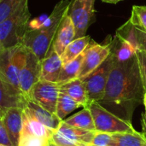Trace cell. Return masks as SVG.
<instances>
[{
  "label": "cell",
  "instance_id": "obj_1",
  "mask_svg": "<svg viewBox=\"0 0 146 146\" xmlns=\"http://www.w3.org/2000/svg\"><path fill=\"white\" fill-rule=\"evenodd\" d=\"M113 58L114 64L105 94L99 104L120 118L131 122L135 108L144 103L145 94L137 56L135 54L125 60Z\"/></svg>",
  "mask_w": 146,
  "mask_h": 146
},
{
  "label": "cell",
  "instance_id": "obj_2",
  "mask_svg": "<svg viewBox=\"0 0 146 146\" xmlns=\"http://www.w3.org/2000/svg\"><path fill=\"white\" fill-rule=\"evenodd\" d=\"M70 2L71 0H60L40 28L27 29L24 35L22 44L30 49L41 61L50 50L58 27L68 12Z\"/></svg>",
  "mask_w": 146,
  "mask_h": 146
},
{
  "label": "cell",
  "instance_id": "obj_3",
  "mask_svg": "<svg viewBox=\"0 0 146 146\" xmlns=\"http://www.w3.org/2000/svg\"><path fill=\"white\" fill-rule=\"evenodd\" d=\"M30 17L28 0H22L14 13L0 23V47L10 48L21 44Z\"/></svg>",
  "mask_w": 146,
  "mask_h": 146
},
{
  "label": "cell",
  "instance_id": "obj_4",
  "mask_svg": "<svg viewBox=\"0 0 146 146\" xmlns=\"http://www.w3.org/2000/svg\"><path fill=\"white\" fill-rule=\"evenodd\" d=\"M25 53L26 47L22 44L10 48L0 47V78L21 95L19 69Z\"/></svg>",
  "mask_w": 146,
  "mask_h": 146
},
{
  "label": "cell",
  "instance_id": "obj_5",
  "mask_svg": "<svg viewBox=\"0 0 146 146\" xmlns=\"http://www.w3.org/2000/svg\"><path fill=\"white\" fill-rule=\"evenodd\" d=\"M87 107L91 110L96 131L111 134L135 132L131 122L111 113L98 102H92Z\"/></svg>",
  "mask_w": 146,
  "mask_h": 146
},
{
  "label": "cell",
  "instance_id": "obj_6",
  "mask_svg": "<svg viewBox=\"0 0 146 146\" xmlns=\"http://www.w3.org/2000/svg\"><path fill=\"white\" fill-rule=\"evenodd\" d=\"M114 58L112 54L94 71L82 79L88 97L89 104L92 102H100L105 94V89L110 71L113 68Z\"/></svg>",
  "mask_w": 146,
  "mask_h": 146
},
{
  "label": "cell",
  "instance_id": "obj_7",
  "mask_svg": "<svg viewBox=\"0 0 146 146\" xmlns=\"http://www.w3.org/2000/svg\"><path fill=\"white\" fill-rule=\"evenodd\" d=\"M40 74L41 60L26 47V53L19 69V83L21 92L27 99L32 87L40 80Z\"/></svg>",
  "mask_w": 146,
  "mask_h": 146
},
{
  "label": "cell",
  "instance_id": "obj_8",
  "mask_svg": "<svg viewBox=\"0 0 146 146\" xmlns=\"http://www.w3.org/2000/svg\"><path fill=\"white\" fill-rule=\"evenodd\" d=\"M94 3L95 0H71L68 15L75 28V38L86 36L95 14Z\"/></svg>",
  "mask_w": 146,
  "mask_h": 146
},
{
  "label": "cell",
  "instance_id": "obj_9",
  "mask_svg": "<svg viewBox=\"0 0 146 146\" xmlns=\"http://www.w3.org/2000/svg\"><path fill=\"white\" fill-rule=\"evenodd\" d=\"M59 92V86L56 83L39 80L32 87L27 99L33 101L46 110L56 114Z\"/></svg>",
  "mask_w": 146,
  "mask_h": 146
},
{
  "label": "cell",
  "instance_id": "obj_10",
  "mask_svg": "<svg viewBox=\"0 0 146 146\" xmlns=\"http://www.w3.org/2000/svg\"><path fill=\"white\" fill-rule=\"evenodd\" d=\"M110 43L100 44L92 39L91 43L84 51L83 61L78 78L82 80L98 68L110 56Z\"/></svg>",
  "mask_w": 146,
  "mask_h": 146
},
{
  "label": "cell",
  "instance_id": "obj_11",
  "mask_svg": "<svg viewBox=\"0 0 146 146\" xmlns=\"http://www.w3.org/2000/svg\"><path fill=\"white\" fill-rule=\"evenodd\" d=\"M23 109L15 107L8 109L4 111L2 121L6 128L9 139L14 146L18 145L19 138L23 127L22 121Z\"/></svg>",
  "mask_w": 146,
  "mask_h": 146
},
{
  "label": "cell",
  "instance_id": "obj_12",
  "mask_svg": "<svg viewBox=\"0 0 146 146\" xmlns=\"http://www.w3.org/2000/svg\"><path fill=\"white\" fill-rule=\"evenodd\" d=\"M62 65L61 56L56 52L51 44L45 56L41 61L40 80L56 83Z\"/></svg>",
  "mask_w": 146,
  "mask_h": 146
},
{
  "label": "cell",
  "instance_id": "obj_13",
  "mask_svg": "<svg viewBox=\"0 0 146 146\" xmlns=\"http://www.w3.org/2000/svg\"><path fill=\"white\" fill-rule=\"evenodd\" d=\"M75 38V28L74 23L67 14L62 19L55 38L52 43V46L56 52L61 56L66 47Z\"/></svg>",
  "mask_w": 146,
  "mask_h": 146
},
{
  "label": "cell",
  "instance_id": "obj_14",
  "mask_svg": "<svg viewBox=\"0 0 146 146\" xmlns=\"http://www.w3.org/2000/svg\"><path fill=\"white\" fill-rule=\"evenodd\" d=\"M23 109H25L39 122L54 131L58 128L59 125L62 121L55 113H51L46 110L45 109L30 99H27L26 105Z\"/></svg>",
  "mask_w": 146,
  "mask_h": 146
},
{
  "label": "cell",
  "instance_id": "obj_15",
  "mask_svg": "<svg viewBox=\"0 0 146 146\" xmlns=\"http://www.w3.org/2000/svg\"><path fill=\"white\" fill-rule=\"evenodd\" d=\"M22 121H23V127L21 133L31 134L49 140L54 133V130L45 127L44 124L39 122L25 109H23Z\"/></svg>",
  "mask_w": 146,
  "mask_h": 146
},
{
  "label": "cell",
  "instance_id": "obj_16",
  "mask_svg": "<svg viewBox=\"0 0 146 146\" xmlns=\"http://www.w3.org/2000/svg\"><path fill=\"white\" fill-rule=\"evenodd\" d=\"M27 98L12 90L0 78V109L6 110L10 108L20 107L24 108Z\"/></svg>",
  "mask_w": 146,
  "mask_h": 146
},
{
  "label": "cell",
  "instance_id": "obj_17",
  "mask_svg": "<svg viewBox=\"0 0 146 146\" xmlns=\"http://www.w3.org/2000/svg\"><path fill=\"white\" fill-rule=\"evenodd\" d=\"M60 92L68 95L74 101L79 103L82 107L86 108L89 105L87 92L83 81L76 78L65 84L59 86Z\"/></svg>",
  "mask_w": 146,
  "mask_h": 146
},
{
  "label": "cell",
  "instance_id": "obj_18",
  "mask_svg": "<svg viewBox=\"0 0 146 146\" xmlns=\"http://www.w3.org/2000/svg\"><path fill=\"white\" fill-rule=\"evenodd\" d=\"M56 131L74 141L86 145H91L96 132V130L91 131L69 126L66 124L63 121L61 122V124L59 125L58 128Z\"/></svg>",
  "mask_w": 146,
  "mask_h": 146
},
{
  "label": "cell",
  "instance_id": "obj_19",
  "mask_svg": "<svg viewBox=\"0 0 146 146\" xmlns=\"http://www.w3.org/2000/svg\"><path fill=\"white\" fill-rule=\"evenodd\" d=\"M91 41H92V38L88 35L74 39L66 47L65 50L61 56L62 64H66L71 62L72 60L75 59L76 57H78L80 55H81L86 50V49L87 48Z\"/></svg>",
  "mask_w": 146,
  "mask_h": 146
},
{
  "label": "cell",
  "instance_id": "obj_20",
  "mask_svg": "<svg viewBox=\"0 0 146 146\" xmlns=\"http://www.w3.org/2000/svg\"><path fill=\"white\" fill-rule=\"evenodd\" d=\"M110 146H146L145 136L138 132L113 133Z\"/></svg>",
  "mask_w": 146,
  "mask_h": 146
},
{
  "label": "cell",
  "instance_id": "obj_21",
  "mask_svg": "<svg viewBox=\"0 0 146 146\" xmlns=\"http://www.w3.org/2000/svg\"><path fill=\"white\" fill-rule=\"evenodd\" d=\"M66 124L86 130L95 131V125L91 110L88 107L84 108L78 113L71 115L63 121Z\"/></svg>",
  "mask_w": 146,
  "mask_h": 146
},
{
  "label": "cell",
  "instance_id": "obj_22",
  "mask_svg": "<svg viewBox=\"0 0 146 146\" xmlns=\"http://www.w3.org/2000/svg\"><path fill=\"white\" fill-rule=\"evenodd\" d=\"M83 56H84V52L75 59L62 65L58 80L56 81V84L58 86H61L72 80L78 78L83 61Z\"/></svg>",
  "mask_w": 146,
  "mask_h": 146
},
{
  "label": "cell",
  "instance_id": "obj_23",
  "mask_svg": "<svg viewBox=\"0 0 146 146\" xmlns=\"http://www.w3.org/2000/svg\"><path fill=\"white\" fill-rule=\"evenodd\" d=\"M80 107L82 106L79 103L74 101L68 95L60 92L56 103V115L59 117L60 120L64 121L70 113Z\"/></svg>",
  "mask_w": 146,
  "mask_h": 146
},
{
  "label": "cell",
  "instance_id": "obj_24",
  "mask_svg": "<svg viewBox=\"0 0 146 146\" xmlns=\"http://www.w3.org/2000/svg\"><path fill=\"white\" fill-rule=\"evenodd\" d=\"M129 21L135 27L139 28L146 33V6H133Z\"/></svg>",
  "mask_w": 146,
  "mask_h": 146
},
{
  "label": "cell",
  "instance_id": "obj_25",
  "mask_svg": "<svg viewBox=\"0 0 146 146\" xmlns=\"http://www.w3.org/2000/svg\"><path fill=\"white\" fill-rule=\"evenodd\" d=\"M22 0H0V23L11 15Z\"/></svg>",
  "mask_w": 146,
  "mask_h": 146
},
{
  "label": "cell",
  "instance_id": "obj_26",
  "mask_svg": "<svg viewBox=\"0 0 146 146\" xmlns=\"http://www.w3.org/2000/svg\"><path fill=\"white\" fill-rule=\"evenodd\" d=\"M48 140L31 134L21 133L17 146H46Z\"/></svg>",
  "mask_w": 146,
  "mask_h": 146
},
{
  "label": "cell",
  "instance_id": "obj_27",
  "mask_svg": "<svg viewBox=\"0 0 146 146\" xmlns=\"http://www.w3.org/2000/svg\"><path fill=\"white\" fill-rule=\"evenodd\" d=\"M50 140H51L53 143H55L56 145L60 146H86L87 145L86 144H82V143H79L76 141H74L65 136H63L62 134H61L60 133H58L57 131H54L51 138L50 139Z\"/></svg>",
  "mask_w": 146,
  "mask_h": 146
},
{
  "label": "cell",
  "instance_id": "obj_28",
  "mask_svg": "<svg viewBox=\"0 0 146 146\" xmlns=\"http://www.w3.org/2000/svg\"><path fill=\"white\" fill-rule=\"evenodd\" d=\"M136 56L138 60L139 68L145 89V92H146V52L138 49L136 50Z\"/></svg>",
  "mask_w": 146,
  "mask_h": 146
},
{
  "label": "cell",
  "instance_id": "obj_29",
  "mask_svg": "<svg viewBox=\"0 0 146 146\" xmlns=\"http://www.w3.org/2000/svg\"><path fill=\"white\" fill-rule=\"evenodd\" d=\"M112 141L111 133L96 131L91 145L93 146H110Z\"/></svg>",
  "mask_w": 146,
  "mask_h": 146
},
{
  "label": "cell",
  "instance_id": "obj_30",
  "mask_svg": "<svg viewBox=\"0 0 146 146\" xmlns=\"http://www.w3.org/2000/svg\"><path fill=\"white\" fill-rule=\"evenodd\" d=\"M49 15L44 14L41 15L38 17L33 18V20L29 21L28 22V30H37L38 28L41 27V26L44 23V21H46V19L48 18Z\"/></svg>",
  "mask_w": 146,
  "mask_h": 146
},
{
  "label": "cell",
  "instance_id": "obj_31",
  "mask_svg": "<svg viewBox=\"0 0 146 146\" xmlns=\"http://www.w3.org/2000/svg\"><path fill=\"white\" fill-rule=\"evenodd\" d=\"M135 33L138 43V49L146 52V33L143 30L135 27Z\"/></svg>",
  "mask_w": 146,
  "mask_h": 146
},
{
  "label": "cell",
  "instance_id": "obj_32",
  "mask_svg": "<svg viewBox=\"0 0 146 146\" xmlns=\"http://www.w3.org/2000/svg\"><path fill=\"white\" fill-rule=\"evenodd\" d=\"M0 144L7 146H14L9 139V136L6 131V128L3 125L2 120L0 121Z\"/></svg>",
  "mask_w": 146,
  "mask_h": 146
},
{
  "label": "cell",
  "instance_id": "obj_33",
  "mask_svg": "<svg viewBox=\"0 0 146 146\" xmlns=\"http://www.w3.org/2000/svg\"><path fill=\"white\" fill-rule=\"evenodd\" d=\"M142 129H143V135L145 136L146 139V115L144 113L142 115Z\"/></svg>",
  "mask_w": 146,
  "mask_h": 146
},
{
  "label": "cell",
  "instance_id": "obj_34",
  "mask_svg": "<svg viewBox=\"0 0 146 146\" xmlns=\"http://www.w3.org/2000/svg\"><path fill=\"white\" fill-rule=\"evenodd\" d=\"M102 1L104 3H117L122 0H102Z\"/></svg>",
  "mask_w": 146,
  "mask_h": 146
},
{
  "label": "cell",
  "instance_id": "obj_35",
  "mask_svg": "<svg viewBox=\"0 0 146 146\" xmlns=\"http://www.w3.org/2000/svg\"><path fill=\"white\" fill-rule=\"evenodd\" d=\"M46 146H60V145H56L55 143H53L51 140H48V142H47V144H46Z\"/></svg>",
  "mask_w": 146,
  "mask_h": 146
},
{
  "label": "cell",
  "instance_id": "obj_36",
  "mask_svg": "<svg viewBox=\"0 0 146 146\" xmlns=\"http://www.w3.org/2000/svg\"><path fill=\"white\" fill-rule=\"evenodd\" d=\"M4 111H5V110H1V109H0V121L2 120V118H3V116Z\"/></svg>",
  "mask_w": 146,
  "mask_h": 146
},
{
  "label": "cell",
  "instance_id": "obj_37",
  "mask_svg": "<svg viewBox=\"0 0 146 146\" xmlns=\"http://www.w3.org/2000/svg\"><path fill=\"white\" fill-rule=\"evenodd\" d=\"M144 104H145V115H146V92L145 94V97H144Z\"/></svg>",
  "mask_w": 146,
  "mask_h": 146
},
{
  "label": "cell",
  "instance_id": "obj_38",
  "mask_svg": "<svg viewBox=\"0 0 146 146\" xmlns=\"http://www.w3.org/2000/svg\"><path fill=\"white\" fill-rule=\"evenodd\" d=\"M0 146H7V145H2V144H0Z\"/></svg>",
  "mask_w": 146,
  "mask_h": 146
},
{
  "label": "cell",
  "instance_id": "obj_39",
  "mask_svg": "<svg viewBox=\"0 0 146 146\" xmlns=\"http://www.w3.org/2000/svg\"><path fill=\"white\" fill-rule=\"evenodd\" d=\"M86 146H93V145H87Z\"/></svg>",
  "mask_w": 146,
  "mask_h": 146
}]
</instances>
